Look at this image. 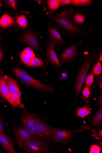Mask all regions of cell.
<instances>
[{"label":"cell","mask_w":102,"mask_h":153,"mask_svg":"<svg viewBox=\"0 0 102 153\" xmlns=\"http://www.w3.org/2000/svg\"><path fill=\"white\" fill-rule=\"evenodd\" d=\"M74 9H65L60 13L49 15L50 19L60 28L68 38L74 39L78 36H84L88 33L83 28L73 21L72 16Z\"/></svg>","instance_id":"1"},{"label":"cell","mask_w":102,"mask_h":153,"mask_svg":"<svg viewBox=\"0 0 102 153\" xmlns=\"http://www.w3.org/2000/svg\"><path fill=\"white\" fill-rule=\"evenodd\" d=\"M14 73L18 79L25 85L42 92H54V90L52 87L36 80L23 69L16 68L14 69Z\"/></svg>","instance_id":"2"},{"label":"cell","mask_w":102,"mask_h":153,"mask_svg":"<svg viewBox=\"0 0 102 153\" xmlns=\"http://www.w3.org/2000/svg\"><path fill=\"white\" fill-rule=\"evenodd\" d=\"M99 54V52H95L87 57L82 63L76 79L75 100L82 89L86 75L91 65L98 57Z\"/></svg>","instance_id":"3"},{"label":"cell","mask_w":102,"mask_h":153,"mask_svg":"<svg viewBox=\"0 0 102 153\" xmlns=\"http://www.w3.org/2000/svg\"><path fill=\"white\" fill-rule=\"evenodd\" d=\"M52 149V146L45 141L31 140L25 144L23 149L28 153H49Z\"/></svg>","instance_id":"4"},{"label":"cell","mask_w":102,"mask_h":153,"mask_svg":"<svg viewBox=\"0 0 102 153\" xmlns=\"http://www.w3.org/2000/svg\"><path fill=\"white\" fill-rule=\"evenodd\" d=\"M38 35L34 31L28 30L24 33L19 38V40L25 43L36 50H39L40 47Z\"/></svg>","instance_id":"5"},{"label":"cell","mask_w":102,"mask_h":153,"mask_svg":"<svg viewBox=\"0 0 102 153\" xmlns=\"http://www.w3.org/2000/svg\"><path fill=\"white\" fill-rule=\"evenodd\" d=\"M48 33L50 42L51 44L59 46L66 44L65 39L54 24L51 23L49 24L48 28Z\"/></svg>","instance_id":"6"},{"label":"cell","mask_w":102,"mask_h":153,"mask_svg":"<svg viewBox=\"0 0 102 153\" xmlns=\"http://www.w3.org/2000/svg\"><path fill=\"white\" fill-rule=\"evenodd\" d=\"M74 131L53 128L52 141L59 143H66L70 140Z\"/></svg>","instance_id":"7"},{"label":"cell","mask_w":102,"mask_h":153,"mask_svg":"<svg viewBox=\"0 0 102 153\" xmlns=\"http://www.w3.org/2000/svg\"><path fill=\"white\" fill-rule=\"evenodd\" d=\"M36 124L40 132L44 136L46 141H52L53 128L45 122L34 116Z\"/></svg>","instance_id":"8"},{"label":"cell","mask_w":102,"mask_h":153,"mask_svg":"<svg viewBox=\"0 0 102 153\" xmlns=\"http://www.w3.org/2000/svg\"><path fill=\"white\" fill-rule=\"evenodd\" d=\"M77 46L75 44L73 45L64 50L59 57L60 61L63 63L70 62L73 60L77 54Z\"/></svg>","instance_id":"9"},{"label":"cell","mask_w":102,"mask_h":153,"mask_svg":"<svg viewBox=\"0 0 102 153\" xmlns=\"http://www.w3.org/2000/svg\"><path fill=\"white\" fill-rule=\"evenodd\" d=\"M47 51L45 55L51 64L56 69H58L62 65L57 56L54 50L55 45L50 42L46 45Z\"/></svg>","instance_id":"10"},{"label":"cell","mask_w":102,"mask_h":153,"mask_svg":"<svg viewBox=\"0 0 102 153\" xmlns=\"http://www.w3.org/2000/svg\"><path fill=\"white\" fill-rule=\"evenodd\" d=\"M16 140L20 148L22 149L25 144L31 140L30 134L25 128H20L14 131Z\"/></svg>","instance_id":"11"},{"label":"cell","mask_w":102,"mask_h":153,"mask_svg":"<svg viewBox=\"0 0 102 153\" xmlns=\"http://www.w3.org/2000/svg\"><path fill=\"white\" fill-rule=\"evenodd\" d=\"M0 145L9 153H17L14 148L13 143L4 132H0Z\"/></svg>","instance_id":"12"},{"label":"cell","mask_w":102,"mask_h":153,"mask_svg":"<svg viewBox=\"0 0 102 153\" xmlns=\"http://www.w3.org/2000/svg\"><path fill=\"white\" fill-rule=\"evenodd\" d=\"M21 122L25 128H30L36 125L34 116L28 112H24L20 118Z\"/></svg>","instance_id":"13"},{"label":"cell","mask_w":102,"mask_h":153,"mask_svg":"<svg viewBox=\"0 0 102 153\" xmlns=\"http://www.w3.org/2000/svg\"><path fill=\"white\" fill-rule=\"evenodd\" d=\"M13 107L24 108V105L21 103V93L20 91L10 93L7 100Z\"/></svg>","instance_id":"14"},{"label":"cell","mask_w":102,"mask_h":153,"mask_svg":"<svg viewBox=\"0 0 102 153\" xmlns=\"http://www.w3.org/2000/svg\"><path fill=\"white\" fill-rule=\"evenodd\" d=\"M20 58L22 62L25 65L31 63L35 58V54L30 47L25 48L22 52Z\"/></svg>","instance_id":"15"},{"label":"cell","mask_w":102,"mask_h":153,"mask_svg":"<svg viewBox=\"0 0 102 153\" xmlns=\"http://www.w3.org/2000/svg\"><path fill=\"white\" fill-rule=\"evenodd\" d=\"M25 128L30 134L31 140L39 141H45L44 136L40 132L36 124L31 128Z\"/></svg>","instance_id":"16"},{"label":"cell","mask_w":102,"mask_h":153,"mask_svg":"<svg viewBox=\"0 0 102 153\" xmlns=\"http://www.w3.org/2000/svg\"><path fill=\"white\" fill-rule=\"evenodd\" d=\"M10 94L5 77L0 76V94L4 99L7 100Z\"/></svg>","instance_id":"17"},{"label":"cell","mask_w":102,"mask_h":153,"mask_svg":"<svg viewBox=\"0 0 102 153\" xmlns=\"http://www.w3.org/2000/svg\"><path fill=\"white\" fill-rule=\"evenodd\" d=\"M16 24L13 19L7 14L3 15L0 19V27L5 28L14 25Z\"/></svg>","instance_id":"18"},{"label":"cell","mask_w":102,"mask_h":153,"mask_svg":"<svg viewBox=\"0 0 102 153\" xmlns=\"http://www.w3.org/2000/svg\"><path fill=\"white\" fill-rule=\"evenodd\" d=\"M102 121V106L96 114L94 118L92 120L89 126L98 128L101 126Z\"/></svg>","instance_id":"19"},{"label":"cell","mask_w":102,"mask_h":153,"mask_svg":"<svg viewBox=\"0 0 102 153\" xmlns=\"http://www.w3.org/2000/svg\"><path fill=\"white\" fill-rule=\"evenodd\" d=\"M8 88L10 93L20 91L19 86L15 81L7 76H5Z\"/></svg>","instance_id":"20"},{"label":"cell","mask_w":102,"mask_h":153,"mask_svg":"<svg viewBox=\"0 0 102 153\" xmlns=\"http://www.w3.org/2000/svg\"><path fill=\"white\" fill-rule=\"evenodd\" d=\"M45 2V8L49 13H51L60 7L59 0H48Z\"/></svg>","instance_id":"21"},{"label":"cell","mask_w":102,"mask_h":153,"mask_svg":"<svg viewBox=\"0 0 102 153\" xmlns=\"http://www.w3.org/2000/svg\"><path fill=\"white\" fill-rule=\"evenodd\" d=\"M92 108L86 105L79 108L77 112V116L79 117L84 118L91 113Z\"/></svg>","instance_id":"22"},{"label":"cell","mask_w":102,"mask_h":153,"mask_svg":"<svg viewBox=\"0 0 102 153\" xmlns=\"http://www.w3.org/2000/svg\"><path fill=\"white\" fill-rule=\"evenodd\" d=\"M74 22L77 25H81L85 21V18L83 14L78 12L75 14L72 19Z\"/></svg>","instance_id":"23"},{"label":"cell","mask_w":102,"mask_h":153,"mask_svg":"<svg viewBox=\"0 0 102 153\" xmlns=\"http://www.w3.org/2000/svg\"><path fill=\"white\" fill-rule=\"evenodd\" d=\"M91 3V0H71V4L77 6H88Z\"/></svg>","instance_id":"24"},{"label":"cell","mask_w":102,"mask_h":153,"mask_svg":"<svg viewBox=\"0 0 102 153\" xmlns=\"http://www.w3.org/2000/svg\"><path fill=\"white\" fill-rule=\"evenodd\" d=\"M17 22L21 27H26L27 25V21L25 16L23 15L18 16L16 18Z\"/></svg>","instance_id":"25"},{"label":"cell","mask_w":102,"mask_h":153,"mask_svg":"<svg viewBox=\"0 0 102 153\" xmlns=\"http://www.w3.org/2000/svg\"><path fill=\"white\" fill-rule=\"evenodd\" d=\"M102 71V66L100 62L98 61L94 66L92 73L93 75L99 76L101 74Z\"/></svg>","instance_id":"26"},{"label":"cell","mask_w":102,"mask_h":153,"mask_svg":"<svg viewBox=\"0 0 102 153\" xmlns=\"http://www.w3.org/2000/svg\"><path fill=\"white\" fill-rule=\"evenodd\" d=\"M25 65L28 67H39L44 65V63L42 60L35 57L31 63Z\"/></svg>","instance_id":"27"},{"label":"cell","mask_w":102,"mask_h":153,"mask_svg":"<svg viewBox=\"0 0 102 153\" xmlns=\"http://www.w3.org/2000/svg\"><path fill=\"white\" fill-rule=\"evenodd\" d=\"M85 87L90 88L93 84L94 80V76L92 74H90L86 77Z\"/></svg>","instance_id":"28"},{"label":"cell","mask_w":102,"mask_h":153,"mask_svg":"<svg viewBox=\"0 0 102 153\" xmlns=\"http://www.w3.org/2000/svg\"><path fill=\"white\" fill-rule=\"evenodd\" d=\"M82 94L83 97V98L86 100V101H89V100L92 95V93L89 88L87 87H85L82 91Z\"/></svg>","instance_id":"29"},{"label":"cell","mask_w":102,"mask_h":153,"mask_svg":"<svg viewBox=\"0 0 102 153\" xmlns=\"http://www.w3.org/2000/svg\"><path fill=\"white\" fill-rule=\"evenodd\" d=\"M93 133L92 135L94 138L98 140H102V130H93Z\"/></svg>","instance_id":"30"},{"label":"cell","mask_w":102,"mask_h":153,"mask_svg":"<svg viewBox=\"0 0 102 153\" xmlns=\"http://www.w3.org/2000/svg\"><path fill=\"white\" fill-rule=\"evenodd\" d=\"M7 5L13 9L16 10L17 1L15 0H7L4 1Z\"/></svg>","instance_id":"31"},{"label":"cell","mask_w":102,"mask_h":153,"mask_svg":"<svg viewBox=\"0 0 102 153\" xmlns=\"http://www.w3.org/2000/svg\"><path fill=\"white\" fill-rule=\"evenodd\" d=\"M101 148L97 145L91 146L90 149V153H100L101 152Z\"/></svg>","instance_id":"32"},{"label":"cell","mask_w":102,"mask_h":153,"mask_svg":"<svg viewBox=\"0 0 102 153\" xmlns=\"http://www.w3.org/2000/svg\"><path fill=\"white\" fill-rule=\"evenodd\" d=\"M59 2L60 6L71 4V0H59Z\"/></svg>","instance_id":"33"},{"label":"cell","mask_w":102,"mask_h":153,"mask_svg":"<svg viewBox=\"0 0 102 153\" xmlns=\"http://www.w3.org/2000/svg\"><path fill=\"white\" fill-rule=\"evenodd\" d=\"M97 105L100 107L102 106V94H100L98 95L97 99Z\"/></svg>","instance_id":"34"},{"label":"cell","mask_w":102,"mask_h":153,"mask_svg":"<svg viewBox=\"0 0 102 153\" xmlns=\"http://www.w3.org/2000/svg\"><path fill=\"white\" fill-rule=\"evenodd\" d=\"M4 123L2 117L0 116V132H4L3 128Z\"/></svg>","instance_id":"35"},{"label":"cell","mask_w":102,"mask_h":153,"mask_svg":"<svg viewBox=\"0 0 102 153\" xmlns=\"http://www.w3.org/2000/svg\"><path fill=\"white\" fill-rule=\"evenodd\" d=\"M102 79L98 80L97 81V84L98 85L101 89H102Z\"/></svg>","instance_id":"36"},{"label":"cell","mask_w":102,"mask_h":153,"mask_svg":"<svg viewBox=\"0 0 102 153\" xmlns=\"http://www.w3.org/2000/svg\"><path fill=\"white\" fill-rule=\"evenodd\" d=\"M67 77V75L66 73H62L61 74V77L63 79H66Z\"/></svg>","instance_id":"37"},{"label":"cell","mask_w":102,"mask_h":153,"mask_svg":"<svg viewBox=\"0 0 102 153\" xmlns=\"http://www.w3.org/2000/svg\"><path fill=\"white\" fill-rule=\"evenodd\" d=\"M3 58V53L1 47H0V61Z\"/></svg>","instance_id":"38"},{"label":"cell","mask_w":102,"mask_h":153,"mask_svg":"<svg viewBox=\"0 0 102 153\" xmlns=\"http://www.w3.org/2000/svg\"><path fill=\"white\" fill-rule=\"evenodd\" d=\"M102 61V53H101V54L100 56L99 62H101Z\"/></svg>","instance_id":"39"},{"label":"cell","mask_w":102,"mask_h":153,"mask_svg":"<svg viewBox=\"0 0 102 153\" xmlns=\"http://www.w3.org/2000/svg\"><path fill=\"white\" fill-rule=\"evenodd\" d=\"M2 6V1H0V8H1V7Z\"/></svg>","instance_id":"40"},{"label":"cell","mask_w":102,"mask_h":153,"mask_svg":"<svg viewBox=\"0 0 102 153\" xmlns=\"http://www.w3.org/2000/svg\"><path fill=\"white\" fill-rule=\"evenodd\" d=\"M36 1L38 2L39 4L42 3L41 1Z\"/></svg>","instance_id":"41"},{"label":"cell","mask_w":102,"mask_h":153,"mask_svg":"<svg viewBox=\"0 0 102 153\" xmlns=\"http://www.w3.org/2000/svg\"><path fill=\"white\" fill-rule=\"evenodd\" d=\"M2 39V37H1V35H0V39Z\"/></svg>","instance_id":"42"},{"label":"cell","mask_w":102,"mask_h":153,"mask_svg":"<svg viewBox=\"0 0 102 153\" xmlns=\"http://www.w3.org/2000/svg\"><path fill=\"white\" fill-rule=\"evenodd\" d=\"M2 153V152L1 151H0V153Z\"/></svg>","instance_id":"43"}]
</instances>
